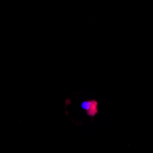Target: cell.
<instances>
[{
    "mask_svg": "<svg viewBox=\"0 0 153 153\" xmlns=\"http://www.w3.org/2000/svg\"><path fill=\"white\" fill-rule=\"evenodd\" d=\"M82 108L83 110H85L87 112V115L94 117L96 115L97 113V102L94 100H91V101H85L82 102L81 105Z\"/></svg>",
    "mask_w": 153,
    "mask_h": 153,
    "instance_id": "1",
    "label": "cell"
}]
</instances>
